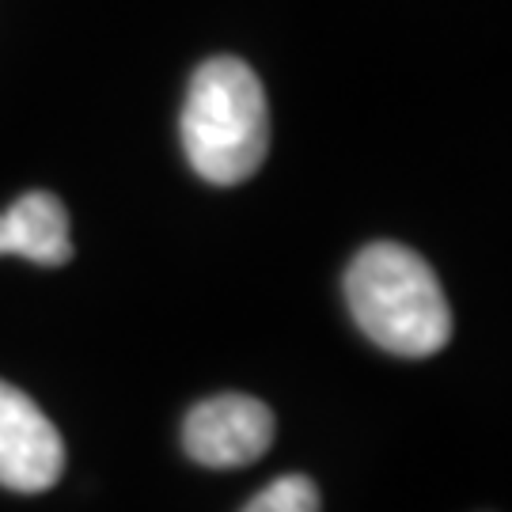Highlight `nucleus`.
<instances>
[{"label": "nucleus", "mask_w": 512, "mask_h": 512, "mask_svg": "<svg viewBox=\"0 0 512 512\" xmlns=\"http://www.w3.org/2000/svg\"><path fill=\"white\" fill-rule=\"evenodd\" d=\"M190 167L213 186L255 175L270 152V107L255 69L239 57H209L190 80L183 107Z\"/></svg>", "instance_id": "nucleus-1"}, {"label": "nucleus", "mask_w": 512, "mask_h": 512, "mask_svg": "<svg viewBox=\"0 0 512 512\" xmlns=\"http://www.w3.org/2000/svg\"><path fill=\"white\" fill-rule=\"evenodd\" d=\"M346 300L357 327L387 353L429 357L452 338V311L433 266L403 243H372L353 258Z\"/></svg>", "instance_id": "nucleus-2"}, {"label": "nucleus", "mask_w": 512, "mask_h": 512, "mask_svg": "<svg viewBox=\"0 0 512 512\" xmlns=\"http://www.w3.org/2000/svg\"><path fill=\"white\" fill-rule=\"evenodd\" d=\"M0 255L31 258L38 266H65L73 258L69 213L50 190L23 194L0 213Z\"/></svg>", "instance_id": "nucleus-5"}, {"label": "nucleus", "mask_w": 512, "mask_h": 512, "mask_svg": "<svg viewBox=\"0 0 512 512\" xmlns=\"http://www.w3.org/2000/svg\"><path fill=\"white\" fill-rule=\"evenodd\" d=\"M183 444L202 467H247L270 452L274 414L251 395H213L186 414Z\"/></svg>", "instance_id": "nucleus-3"}, {"label": "nucleus", "mask_w": 512, "mask_h": 512, "mask_svg": "<svg viewBox=\"0 0 512 512\" xmlns=\"http://www.w3.org/2000/svg\"><path fill=\"white\" fill-rule=\"evenodd\" d=\"M65 471V444L42 406L0 380V486L42 494Z\"/></svg>", "instance_id": "nucleus-4"}, {"label": "nucleus", "mask_w": 512, "mask_h": 512, "mask_svg": "<svg viewBox=\"0 0 512 512\" xmlns=\"http://www.w3.org/2000/svg\"><path fill=\"white\" fill-rule=\"evenodd\" d=\"M243 512H319V490L308 475H285L258 490Z\"/></svg>", "instance_id": "nucleus-6"}]
</instances>
